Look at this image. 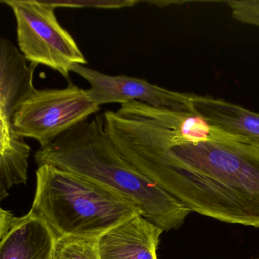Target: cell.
<instances>
[{"label": "cell", "instance_id": "obj_4", "mask_svg": "<svg viewBox=\"0 0 259 259\" xmlns=\"http://www.w3.org/2000/svg\"><path fill=\"white\" fill-rule=\"evenodd\" d=\"M16 19L17 41L26 60L68 78L76 65L88 63L75 40L61 26L55 9L44 1L9 0Z\"/></svg>", "mask_w": 259, "mask_h": 259}, {"label": "cell", "instance_id": "obj_8", "mask_svg": "<svg viewBox=\"0 0 259 259\" xmlns=\"http://www.w3.org/2000/svg\"><path fill=\"white\" fill-rule=\"evenodd\" d=\"M56 240L47 222L30 211L15 217L0 240V259H53Z\"/></svg>", "mask_w": 259, "mask_h": 259}, {"label": "cell", "instance_id": "obj_14", "mask_svg": "<svg viewBox=\"0 0 259 259\" xmlns=\"http://www.w3.org/2000/svg\"><path fill=\"white\" fill-rule=\"evenodd\" d=\"M14 218L15 217L10 211L0 208V240L10 228Z\"/></svg>", "mask_w": 259, "mask_h": 259}, {"label": "cell", "instance_id": "obj_5", "mask_svg": "<svg viewBox=\"0 0 259 259\" xmlns=\"http://www.w3.org/2000/svg\"><path fill=\"white\" fill-rule=\"evenodd\" d=\"M100 109L88 90L70 84L62 89L35 90L11 120L18 135L45 147Z\"/></svg>", "mask_w": 259, "mask_h": 259}, {"label": "cell", "instance_id": "obj_12", "mask_svg": "<svg viewBox=\"0 0 259 259\" xmlns=\"http://www.w3.org/2000/svg\"><path fill=\"white\" fill-rule=\"evenodd\" d=\"M53 259H100L97 240L72 237L57 239Z\"/></svg>", "mask_w": 259, "mask_h": 259}, {"label": "cell", "instance_id": "obj_11", "mask_svg": "<svg viewBox=\"0 0 259 259\" xmlns=\"http://www.w3.org/2000/svg\"><path fill=\"white\" fill-rule=\"evenodd\" d=\"M30 155V146L0 110V201L9 196L14 186L27 183Z\"/></svg>", "mask_w": 259, "mask_h": 259}, {"label": "cell", "instance_id": "obj_10", "mask_svg": "<svg viewBox=\"0 0 259 259\" xmlns=\"http://www.w3.org/2000/svg\"><path fill=\"white\" fill-rule=\"evenodd\" d=\"M192 110L228 133L259 144V114L222 99L193 94Z\"/></svg>", "mask_w": 259, "mask_h": 259}, {"label": "cell", "instance_id": "obj_9", "mask_svg": "<svg viewBox=\"0 0 259 259\" xmlns=\"http://www.w3.org/2000/svg\"><path fill=\"white\" fill-rule=\"evenodd\" d=\"M37 65H29L9 39L0 36V110L12 117L36 88L33 74Z\"/></svg>", "mask_w": 259, "mask_h": 259}, {"label": "cell", "instance_id": "obj_13", "mask_svg": "<svg viewBox=\"0 0 259 259\" xmlns=\"http://www.w3.org/2000/svg\"><path fill=\"white\" fill-rule=\"evenodd\" d=\"M52 7L97 8V9H121L131 7L139 3L134 0H68V1H44Z\"/></svg>", "mask_w": 259, "mask_h": 259}, {"label": "cell", "instance_id": "obj_2", "mask_svg": "<svg viewBox=\"0 0 259 259\" xmlns=\"http://www.w3.org/2000/svg\"><path fill=\"white\" fill-rule=\"evenodd\" d=\"M34 159L39 167L53 166L118 193L163 231L179 228L191 212L120 154L103 114L89 117L41 147Z\"/></svg>", "mask_w": 259, "mask_h": 259}, {"label": "cell", "instance_id": "obj_1", "mask_svg": "<svg viewBox=\"0 0 259 259\" xmlns=\"http://www.w3.org/2000/svg\"><path fill=\"white\" fill-rule=\"evenodd\" d=\"M117 145L175 163L199 179L198 214L259 228V144L168 142L128 128L114 132Z\"/></svg>", "mask_w": 259, "mask_h": 259}, {"label": "cell", "instance_id": "obj_6", "mask_svg": "<svg viewBox=\"0 0 259 259\" xmlns=\"http://www.w3.org/2000/svg\"><path fill=\"white\" fill-rule=\"evenodd\" d=\"M71 71L90 84L88 93L100 106L138 101L154 107L175 110L192 109L193 93L171 91L144 79L125 75L110 76L82 65H76Z\"/></svg>", "mask_w": 259, "mask_h": 259}, {"label": "cell", "instance_id": "obj_3", "mask_svg": "<svg viewBox=\"0 0 259 259\" xmlns=\"http://www.w3.org/2000/svg\"><path fill=\"white\" fill-rule=\"evenodd\" d=\"M30 211L42 217L56 239L97 240L131 217L141 215L123 196L100 184L51 165L36 171Z\"/></svg>", "mask_w": 259, "mask_h": 259}, {"label": "cell", "instance_id": "obj_7", "mask_svg": "<svg viewBox=\"0 0 259 259\" xmlns=\"http://www.w3.org/2000/svg\"><path fill=\"white\" fill-rule=\"evenodd\" d=\"M163 230L141 215L131 217L97 240L100 259H157Z\"/></svg>", "mask_w": 259, "mask_h": 259}]
</instances>
